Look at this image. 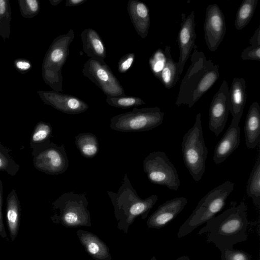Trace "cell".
I'll list each match as a JSON object with an SVG mask.
<instances>
[{
  "instance_id": "1",
  "label": "cell",
  "mask_w": 260,
  "mask_h": 260,
  "mask_svg": "<svg viewBox=\"0 0 260 260\" xmlns=\"http://www.w3.org/2000/svg\"><path fill=\"white\" fill-rule=\"evenodd\" d=\"M249 224L247 207L242 202L214 216L197 233H208L206 241L213 243L219 250L231 249L233 246L248 239Z\"/></svg>"
},
{
  "instance_id": "39",
  "label": "cell",
  "mask_w": 260,
  "mask_h": 260,
  "mask_svg": "<svg viewBox=\"0 0 260 260\" xmlns=\"http://www.w3.org/2000/svg\"><path fill=\"white\" fill-rule=\"evenodd\" d=\"M250 46H260V26L255 30L249 40Z\"/></svg>"
},
{
  "instance_id": "14",
  "label": "cell",
  "mask_w": 260,
  "mask_h": 260,
  "mask_svg": "<svg viewBox=\"0 0 260 260\" xmlns=\"http://www.w3.org/2000/svg\"><path fill=\"white\" fill-rule=\"evenodd\" d=\"M196 38L194 11H192L187 16L185 13H182L180 27L177 36L179 50V57L177 63L180 75L182 74L185 63L190 57L191 52L196 45Z\"/></svg>"
},
{
  "instance_id": "38",
  "label": "cell",
  "mask_w": 260,
  "mask_h": 260,
  "mask_svg": "<svg viewBox=\"0 0 260 260\" xmlns=\"http://www.w3.org/2000/svg\"><path fill=\"white\" fill-rule=\"evenodd\" d=\"M3 189V184L0 180V236L3 238H6L7 234L5 231L2 216Z\"/></svg>"
},
{
  "instance_id": "5",
  "label": "cell",
  "mask_w": 260,
  "mask_h": 260,
  "mask_svg": "<svg viewBox=\"0 0 260 260\" xmlns=\"http://www.w3.org/2000/svg\"><path fill=\"white\" fill-rule=\"evenodd\" d=\"M86 194L65 192L52 204V221L67 228L91 227V217Z\"/></svg>"
},
{
  "instance_id": "20",
  "label": "cell",
  "mask_w": 260,
  "mask_h": 260,
  "mask_svg": "<svg viewBox=\"0 0 260 260\" xmlns=\"http://www.w3.org/2000/svg\"><path fill=\"white\" fill-rule=\"evenodd\" d=\"M127 10L130 19L138 34L146 38L150 26L149 10L144 3L138 0H129Z\"/></svg>"
},
{
  "instance_id": "26",
  "label": "cell",
  "mask_w": 260,
  "mask_h": 260,
  "mask_svg": "<svg viewBox=\"0 0 260 260\" xmlns=\"http://www.w3.org/2000/svg\"><path fill=\"white\" fill-rule=\"evenodd\" d=\"M246 193L254 205L260 207V155L258 154L247 180Z\"/></svg>"
},
{
  "instance_id": "37",
  "label": "cell",
  "mask_w": 260,
  "mask_h": 260,
  "mask_svg": "<svg viewBox=\"0 0 260 260\" xmlns=\"http://www.w3.org/2000/svg\"><path fill=\"white\" fill-rule=\"evenodd\" d=\"M14 66L19 72L23 74L29 71L32 67L30 62L23 58L15 59L14 61Z\"/></svg>"
},
{
  "instance_id": "30",
  "label": "cell",
  "mask_w": 260,
  "mask_h": 260,
  "mask_svg": "<svg viewBox=\"0 0 260 260\" xmlns=\"http://www.w3.org/2000/svg\"><path fill=\"white\" fill-rule=\"evenodd\" d=\"M106 101L111 106L127 109L145 105V102L141 98L133 96H107Z\"/></svg>"
},
{
  "instance_id": "23",
  "label": "cell",
  "mask_w": 260,
  "mask_h": 260,
  "mask_svg": "<svg viewBox=\"0 0 260 260\" xmlns=\"http://www.w3.org/2000/svg\"><path fill=\"white\" fill-rule=\"evenodd\" d=\"M20 211V202L17 193L15 189H12L6 201V218L12 240H14L17 235Z\"/></svg>"
},
{
  "instance_id": "28",
  "label": "cell",
  "mask_w": 260,
  "mask_h": 260,
  "mask_svg": "<svg viewBox=\"0 0 260 260\" xmlns=\"http://www.w3.org/2000/svg\"><path fill=\"white\" fill-rule=\"evenodd\" d=\"M11 9L9 0H0V36L9 39L11 32Z\"/></svg>"
},
{
  "instance_id": "8",
  "label": "cell",
  "mask_w": 260,
  "mask_h": 260,
  "mask_svg": "<svg viewBox=\"0 0 260 260\" xmlns=\"http://www.w3.org/2000/svg\"><path fill=\"white\" fill-rule=\"evenodd\" d=\"M164 113L158 107L137 108L112 117L110 127L121 132H141L152 129L162 124Z\"/></svg>"
},
{
  "instance_id": "32",
  "label": "cell",
  "mask_w": 260,
  "mask_h": 260,
  "mask_svg": "<svg viewBox=\"0 0 260 260\" xmlns=\"http://www.w3.org/2000/svg\"><path fill=\"white\" fill-rule=\"evenodd\" d=\"M167 61L165 51L160 48L157 49L149 59V66L154 76L158 79Z\"/></svg>"
},
{
  "instance_id": "34",
  "label": "cell",
  "mask_w": 260,
  "mask_h": 260,
  "mask_svg": "<svg viewBox=\"0 0 260 260\" xmlns=\"http://www.w3.org/2000/svg\"><path fill=\"white\" fill-rule=\"evenodd\" d=\"M221 252V260H252L251 255L247 252L237 249H222Z\"/></svg>"
},
{
  "instance_id": "36",
  "label": "cell",
  "mask_w": 260,
  "mask_h": 260,
  "mask_svg": "<svg viewBox=\"0 0 260 260\" xmlns=\"http://www.w3.org/2000/svg\"><path fill=\"white\" fill-rule=\"evenodd\" d=\"M135 59V54L132 52L127 53L123 56L118 62V72L121 73L126 72L133 65Z\"/></svg>"
},
{
  "instance_id": "24",
  "label": "cell",
  "mask_w": 260,
  "mask_h": 260,
  "mask_svg": "<svg viewBox=\"0 0 260 260\" xmlns=\"http://www.w3.org/2000/svg\"><path fill=\"white\" fill-rule=\"evenodd\" d=\"M164 51L167 61L158 79L166 88L170 89L176 85L180 75L179 73L178 63L175 62L172 58L171 47L166 46Z\"/></svg>"
},
{
  "instance_id": "42",
  "label": "cell",
  "mask_w": 260,
  "mask_h": 260,
  "mask_svg": "<svg viewBox=\"0 0 260 260\" xmlns=\"http://www.w3.org/2000/svg\"><path fill=\"white\" fill-rule=\"evenodd\" d=\"M176 260H190V258L188 255H182L178 257Z\"/></svg>"
},
{
  "instance_id": "17",
  "label": "cell",
  "mask_w": 260,
  "mask_h": 260,
  "mask_svg": "<svg viewBox=\"0 0 260 260\" xmlns=\"http://www.w3.org/2000/svg\"><path fill=\"white\" fill-rule=\"evenodd\" d=\"M240 121L232 119L229 127L217 144L214 151L213 161L216 165L223 162L236 150L240 143Z\"/></svg>"
},
{
  "instance_id": "15",
  "label": "cell",
  "mask_w": 260,
  "mask_h": 260,
  "mask_svg": "<svg viewBox=\"0 0 260 260\" xmlns=\"http://www.w3.org/2000/svg\"><path fill=\"white\" fill-rule=\"evenodd\" d=\"M37 93L44 103L66 114H80L89 108L84 101L72 95L53 90H39Z\"/></svg>"
},
{
  "instance_id": "9",
  "label": "cell",
  "mask_w": 260,
  "mask_h": 260,
  "mask_svg": "<svg viewBox=\"0 0 260 260\" xmlns=\"http://www.w3.org/2000/svg\"><path fill=\"white\" fill-rule=\"evenodd\" d=\"M31 149L33 164L37 170L49 175H59L68 169L69 162L63 144L59 146L49 139Z\"/></svg>"
},
{
  "instance_id": "3",
  "label": "cell",
  "mask_w": 260,
  "mask_h": 260,
  "mask_svg": "<svg viewBox=\"0 0 260 260\" xmlns=\"http://www.w3.org/2000/svg\"><path fill=\"white\" fill-rule=\"evenodd\" d=\"M107 192L114 207L118 229L125 234H127L129 226L138 217L141 216L143 220L147 218L158 200L156 194L141 199L133 188L126 174L117 192Z\"/></svg>"
},
{
  "instance_id": "41",
  "label": "cell",
  "mask_w": 260,
  "mask_h": 260,
  "mask_svg": "<svg viewBox=\"0 0 260 260\" xmlns=\"http://www.w3.org/2000/svg\"><path fill=\"white\" fill-rule=\"evenodd\" d=\"M49 1L51 5L55 6L59 5L62 0H49Z\"/></svg>"
},
{
  "instance_id": "10",
  "label": "cell",
  "mask_w": 260,
  "mask_h": 260,
  "mask_svg": "<svg viewBox=\"0 0 260 260\" xmlns=\"http://www.w3.org/2000/svg\"><path fill=\"white\" fill-rule=\"evenodd\" d=\"M143 170L153 184L176 191L180 182L176 168L162 151L150 153L143 162Z\"/></svg>"
},
{
  "instance_id": "27",
  "label": "cell",
  "mask_w": 260,
  "mask_h": 260,
  "mask_svg": "<svg viewBox=\"0 0 260 260\" xmlns=\"http://www.w3.org/2000/svg\"><path fill=\"white\" fill-rule=\"evenodd\" d=\"M258 0H244L239 6L236 15L235 27L238 30L244 28L251 20Z\"/></svg>"
},
{
  "instance_id": "19",
  "label": "cell",
  "mask_w": 260,
  "mask_h": 260,
  "mask_svg": "<svg viewBox=\"0 0 260 260\" xmlns=\"http://www.w3.org/2000/svg\"><path fill=\"white\" fill-rule=\"evenodd\" d=\"M76 234L86 252L94 259L112 260L108 246L97 235L81 229Z\"/></svg>"
},
{
  "instance_id": "43",
  "label": "cell",
  "mask_w": 260,
  "mask_h": 260,
  "mask_svg": "<svg viewBox=\"0 0 260 260\" xmlns=\"http://www.w3.org/2000/svg\"><path fill=\"white\" fill-rule=\"evenodd\" d=\"M150 260H157L155 256H153L151 257V258Z\"/></svg>"
},
{
  "instance_id": "21",
  "label": "cell",
  "mask_w": 260,
  "mask_h": 260,
  "mask_svg": "<svg viewBox=\"0 0 260 260\" xmlns=\"http://www.w3.org/2000/svg\"><path fill=\"white\" fill-rule=\"evenodd\" d=\"M244 131L247 148H255L260 141V106L257 102H254L249 107Z\"/></svg>"
},
{
  "instance_id": "33",
  "label": "cell",
  "mask_w": 260,
  "mask_h": 260,
  "mask_svg": "<svg viewBox=\"0 0 260 260\" xmlns=\"http://www.w3.org/2000/svg\"><path fill=\"white\" fill-rule=\"evenodd\" d=\"M18 3L20 14L25 18L35 17L40 10V3L38 0H18Z\"/></svg>"
},
{
  "instance_id": "11",
  "label": "cell",
  "mask_w": 260,
  "mask_h": 260,
  "mask_svg": "<svg viewBox=\"0 0 260 260\" xmlns=\"http://www.w3.org/2000/svg\"><path fill=\"white\" fill-rule=\"evenodd\" d=\"M83 74L107 96L126 95L124 88L104 60L89 58L84 64Z\"/></svg>"
},
{
  "instance_id": "40",
  "label": "cell",
  "mask_w": 260,
  "mask_h": 260,
  "mask_svg": "<svg viewBox=\"0 0 260 260\" xmlns=\"http://www.w3.org/2000/svg\"><path fill=\"white\" fill-rule=\"evenodd\" d=\"M87 0H66V7H74L83 4Z\"/></svg>"
},
{
  "instance_id": "13",
  "label": "cell",
  "mask_w": 260,
  "mask_h": 260,
  "mask_svg": "<svg viewBox=\"0 0 260 260\" xmlns=\"http://www.w3.org/2000/svg\"><path fill=\"white\" fill-rule=\"evenodd\" d=\"M229 90L228 83L224 79L210 105L209 128L216 137L223 131L228 120Z\"/></svg>"
},
{
  "instance_id": "7",
  "label": "cell",
  "mask_w": 260,
  "mask_h": 260,
  "mask_svg": "<svg viewBox=\"0 0 260 260\" xmlns=\"http://www.w3.org/2000/svg\"><path fill=\"white\" fill-rule=\"evenodd\" d=\"M181 147L185 167L193 180L199 182L205 172L208 155V149L204 139L201 113L197 114L193 125L184 135Z\"/></svg>"
},
{
  "instance_id": "29",
  "label": "cell",
  "mask_w": 260,
  "mask_h": 260,
  "mask_svg": "<svg viewBox=\"0 0 260 260\" xmlns=\"http://www.w3.org/2000/svg\"><path fill=\"white\" fill-rule=\"evenodd\" d=\"M52 133V127L49 123L38 122L31 134L30 141L31 148L50 139Z\"/></svg>"
},
{
  "instance_id": "12",
  "label": "cell",
  "mask_w": 260,
  "mask_h": 260,
  "mask_svg": "<svg viewBox=\"0 0 260 260\" xmlns=\"http://www.w3.org/2000/svg\"><path fill=\"white\" fill-rule=\"evenodd\" d=\"M203 27L206 45L210 51L215 52L223 40L226 29L224 15L217 4L207 6Z\"/></svg>"
},
{
  "instance_id": "2",
  "label": "cell",
  "mask_w": 260,
  "mask_h": 260,
  "mask_svg": "<svg viewBox=\"0 0 260 260\" xmlns=\"http://www.w3.org/2000/svg\"><path fill=\"white\" fill-rule=\"evenodd\" d=\"M219 77V66L207 59L195 45L190 64L181 80L175 102L177 106L193 105L215 83Z\"/></svg>"
},
{
  "instance_id": "35",
  "label": "cell",
  "mask_w": 260,
  "mask_h": 260,
  "mask_svg": "<svg viewBox=\"0 0 260 260\" xmlns=\"http://www.w3.org/2000/svg\"><path fill=\"white\" fill-rule=\"evenodd\" d=\"M241 58L244 60L260 61V46H249L242 52Z\"/></svg>"
},
{
  "instance_id": "4",
  "label": "cell",
  "mask_w": 260,
  "mask_h": 260,
  "mask_svg": "<svg viewBox=\"0 0 260 260\" xmlns=\"http://www.w3.org/2000/svg\"><path fill=\"white\" fill-rule=\"evenodd\" d=\"M229 180L209 191L199 202L177 233L179 238L187 236L202 224L215 216L225 206L226 200L234 187Z\"/></svg>"
},
{
  "instance_id": "6",
  "label": "cell",
  "mask_w": 260,
  "mask_h": 260,
  "mask_svg": "<svg viewBox=\"0 0 260 260\" xmlns=\"http://www.w3.org/2000/svg\"><path fill=\"white\" fill-rule=\"evenodd\" d=\"M75 38L70 29L55 38L47 51L42 66V76L45 84L53 91H62V69L69 55V46Z\"/></svg>"
},
{
  "instance_id": "16",
  "label": "cell",
  "mask_w": 260,
  "mask_h": 260,
  "mask_svg": "<svg viewBox=\"0 0 260 260\" xmlns=\"http://www.w3.org/2000/svg\"><path fill=\"white\" fill-rule=\"evenodd\" d=\"M187 203L185 197H177L159 205L148 217L146 224L148 228L160 229L174 219Z\"/></svg>"
},
{
  "instance_id": "25",
  "label": "cell",
  "mask_w": 260,
  "mask_h": 260,
  "mask_svg": "<svg viewBox=\"0 0 260 260\" xmlns=\"http://www.w3.org/2000/svg\"><path fill=\"white\" fill-rule=\"evenodd\" d=\"M75 143L81 154L85 158H92L98 153L99 144L98 138L91 133H81L75 139Z\"/></svg>"
},
{
  "instance_id": "31",
  "label": "cell",
  "mask_w": 260,
  "mask_h": 260,
  "mask_svg": "<svg viewBox=\"0 0 260 260\" xmlns=\"http://www.w3.org/2000/svg\"><path fill=\"white\" fill-rule=\"evenodd\" d=\"M19 169L20 166L10 155L9 149L0 144V171L6 172L14 176Z\"/></svg>"
},
{
  "instance_id": "18",
  "label": "cell",
  "mask_w": 260,
  "mask_h": 260,
  "mask_svg": "<svg viewBox=\"0 0 260 260\" xmlns=\"http://www.w3.org/2000/svg\"><path fill=\"white\" fill-rule=\"evenodd\" d=\"M246 82L243 78H234L229 90L228 108L233 119L240 121L246 102Z\"/></svg>"
},
{
  "instance_id": "22",
  "label": "cell",
  "mask_w": 260,
  "mask_h": 260,
  "mask_svg": "<svg viewBox=\"0 0 260 260\" xmlns=\"http://www.w3.org/2000/svg\"><path fill=\"white\" fill-rule=\"evenodd\" d=\"M83 50L88 57L104 60L106 51L100 36L93 28H86L81 34Z\"/></svg>"
}]
</instances>
